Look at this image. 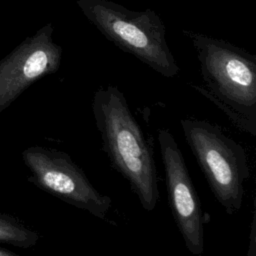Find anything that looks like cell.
Listing matches in <instances>:
<instances>
[{
	"mask_svg": "<svg viewBox=\"0 0 256 256\" xmlns=\"http://www.w3.org/2000/svg\"><path fill=\"white\" fill-rule=\"evenodd\" d=\"M92 112L112 167L127 180L142 208L153 211L159 199L155 160L124 94L114 85L99 88Z\"/></svg>",
	"mask_w": 256,
	"mask_h": 256,
	"instance_id": "cell-1",
	"label": "cell"
},
{
	"mask_svg": "<svg viewBox=\"0 0 256 256\" xmlns=\"http://www.w3.org/2000/svg\"><path fill=\"white\" fill-rule=\"evenodd\" d=\"M205 87L193 86L241 131L256 135V56L228 41L191 30Z\"/></svg>",
	"mask_w": 256,
	"mask_h": 256,
	"instance_id": "cell-2",
	"label": "cell"
},
{
	"mask_svg": "<svg viewBox=\"0 0 256 256\" xmlns=\"http://www.w3.org/2000/svg\"><path fill=\"white\" fill-rule=\"evenodd\" d=\"M74 1L84 16L118 48L164 77L179 73L167 43L165 25L155 11H134L111 0Z\"/></svg>",
	"mask_w": 256,
	"mask_h": 256,
	"instance_id": "cell-3",
	"label": "cell"
},
{
	"mask_svg": "<svg viewBox=\"0 0 256 256\" xmlns=\"http://www.w3.org/2000/svg\"><path fill=\"white\" fill-rule=\"evenodd\" d=\"M180 124L214 197L227 214L237 213L243 203L244 183L250 176L244 148L205 120L183 119Z\"/></svg>",
	"mask_w": 256,
	"mask_h": 256,
	"instance_id": "cell-4",
	"label": "cell"
},
{
	"mask_svg": "<svg viewBox=\"0 0 256 256\" xmlns=\"http://www.w3.org/2000/svg\"><path fill=\"white\" fill-rule=\"evenodd\" d=\"M22 159L31 172L29 182L100 220H107L112 199L91 184L69 154L52 148L30 146L22 151Z\"/></svg>",
	"mask_w": 256,
	"mask_h": 256,
	"instance_id": "cell-5",
	"label": "cell"
},
{
	"mask_svg": "<svg viewBox=\"0 0 256 256\" xmlns=\"http://www.w3.org/2000/svg\"><path fill=\"white\" fill-rule=\"evenodd\" d=\"M169 206L184 244L193 255L204 250V224L207 220L194 188L181 150L167 129L158 131Z\"/></svg>",
	"mask_w": 256,
	"mask_h": 256,
	"instance_id": "cell-6",
	"label": "cell"
},
{
	"mask_svg": "<svg viewBox=\"0 0 256 256\" xmlns=\"http://www.w3.org/2000/svg\"><path fill=\"white\" fill-rule=\"evenodd\" d=\"M53 31L46 24L0 62V113L36 80L59 69L62 48L53 41Z\"/></svg>",
	"mask_w": 256,
	"mask_h": 256,
	"instance_id": "cell-7",
	"label": "cell"
},
{
	"mask_svg": "<svg viewBox=\"0 0 256 256\" xmlns=\"http://www.w3.org/2000/svg\"><path fill=\"white\" fill-rule=\"evenodd\" d=\"M39 240V234L19 219L0 210V243L30 248Z\"/></svg>",
	"mask_w": 256,
	"mask_h": 256,
	"instance_id": "cell-8",
	"label": "cell"
},
{
	"mask_svg": "<svg viewBox=\"0 0 256 256\" xmlns=\"http://www.w3.org/2000/svg\"><path fill=\"white\" fill-rule=\"evenodd\" d=\"M0 256H19V255L15 254V253L7 250V249H3V248L0 247Z\"/></svg>",
	"mask_w": 256,
	"mask_h": 256,
	"instance_id": "cell-9",
	"label": "cell"
}]
</instances>
